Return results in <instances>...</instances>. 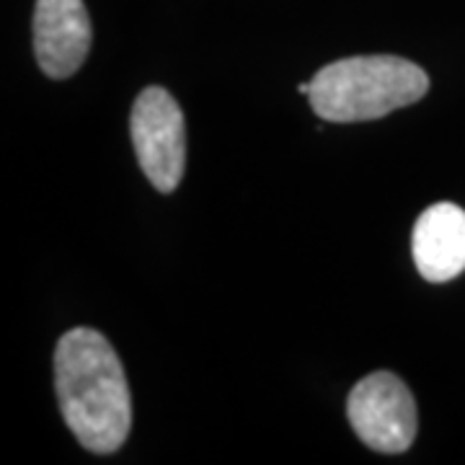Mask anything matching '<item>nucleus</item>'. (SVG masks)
I'll return each instance as SVG.
<instances>
[{
    "instance_id": "obj_2",
    "label": "nucleus",
    "mask_w": 465,
    "mask_h": 465,
    "mask_svg": "<svg viewBox=\"0 0 465 465\" xmlns=\"http://www.w3.org/2000/svg\"><path fill=\"white\" fill-rule=\"evenodd\" d=\"M430 91V75L396 54H360L321 67L311 81V106L326 122H370L411 106Z\"/></svg>"
},
{
    "instance_id": "obj_6",
    "label": "nucleus",
    "mask_w": 465,
    "mask_h": 465,
    "mask_svg": "<svg viewBox=\"0 0 465 465\" xmlns=\"http://www.w3.org/2000/svg\"><path fill=\"white\" fill-rule=\"evenodd\" d=\"M411 253L427 282H450L465 269V210L452 202L427 207L414 225Z\"/></svg>"
},
{
    "instance_id": "obj_5",
    "label": "nucleus",
    "mask_w": 465,
    "mask_h": 465,
    "mask_svg": "<svg viewBox=\"0 0 465 465\" xmlns=\"http://www.w3.org/2000/svg\"><path fill=\"white\" fill-rule=\"evenodd\" d=\"M94 42L84 0H36L34 54L45 75L65 81L85 63Z\"/></svg>"
},
{
    "instance_id": "obj_4",
    "label": "nucleus",
    "mask_w": 465,
    "mask_h": 465,
    "mask_svg": "<svg viewBox=\"0 0 465 465\" xmlns=\"http://www.w3.org/2000/svg\"><path fill=\"white\" fill-rule=\"evenodd\" d=\"M347 416L354 434L375 452L399 455L414 445L416 401L409 385L388 370H378L351 388Z\"/></svg>"
},
{
    "instance_id": "obj_1",
    "label": "nucleus",
    "mask_w": 465,
    "mask_h": 465,
    "mask_svg": "<svg viewBox=\"0 0 465 465\" xmlns=\"http://www.w3.org/2000/svg\"><path fill=\"white\" fill-rule=\"evenodd\" d=\"M54 388L63 419L85 450L109 455L133 430V396L122 360L96 329L63 333L54 349Z\"/></svg>"
},
{
    "instance_id": "obj_3",
    "label": "nucleus",
    "mask_w": 465,
    "mask_h": 465,
    "mask_svg": "<svg viewBox=\"0 0 465 465\" xmlns=\"http://www.w3.org/2000/svg\"><path fill=\"white\" fill-rule=\"evenodd\" d=\"M130 134L148 182L163 194L176 192L186 166V122L179 101L166 88L148 85L133 104Z\"/></svg>"
}]
</instances>
